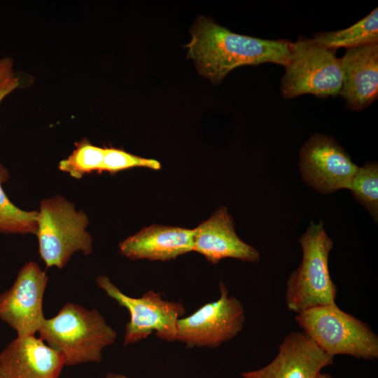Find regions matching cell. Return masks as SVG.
Here are the masks:
<instances>
[{
	"label": "cell",
	"mask_w": 378,
	"mask_h": 378,
	"mask_svg": "<svg viewBox=\"0 0 378 378\" xmlns=\"http://www.w3.org/2000/svg\"><path fill=\"white\" fill-rule=\"evenodd\" d=\"M340 63L342 84L340 94L348 108L363 110L378 94V43L346 49Z\"/></svg>",
	"instance_id": "14"
},
{
	"label": "cell",
	"mask_w": 378,
	"mask_h": 378,
	"mask_svg": "<svg viewBox=\"0 0 378 378\" xmlns=\"http://www.w3.org/2000/svg\"><path fill=\"white\" fill-rule=\"evenodd\" d=\"M194 230L152 225L119 244L120 253L132 260L168 261L193 251Z\"/></svg>",
	"instance_id": "15"
},
{
	"label": "cell",
	"mask_w": 378,
	"mask_h": 378,
	"mask_svg": "<svg viewBox=\"0 0 378 378\" xmlns=\"http://www.w3.org/2000/svg\"><path fill=\"white\" fill-rule=\"evenodd\" d=\"M298 325L325 353L357 358H378V337L369 326L340 309L336 303L315 307L295 317Z\"/></svg>",
	"instance_id": "5"
},
{
	"label": "cell",
	"mask_w": 378,
	"mask_h": 378,
	"mask_svg": "<svg viewBox=\"0 0 378 378\" xmlns=\"http://www.w3.org/2000/svg\"><path fill=\"white\" fill-rule=\"evenodd\" d=\"M13 58H0V103L14 90L22 86V79L15 70Z\"/></svg>",
	"instance_id": "21"
},
{
	"label": "cell",
	"mask_w": 378,
	"mask_h": 378,
	"mask_svg": "<svg viewBox=\"0 0 378 378\" xmlns=\"http://www.w3.org/2000/svg\"><path fill=\"white\" fill-rule=\"evenodd\" d=\"M317 378H333L331 375L327 373H320Z\"/></svg>",
	"instance_id": "23"
},
{
	"label": "cell",
	"mask_w": 378,
	"mask_h": 378,
	"mask_svg": "<svg viewBox=\"0 0 378 378\" xmlns=\"http://www.w3.org/2000/svg\"><path fill=\"white\" fill-rule=\"evenodd\" d=\"M359 167L331 137L314 134L304 144L300 168L304 181L326 194L349 189Z\"/></svg>",
	"instance_id": "10"
},
{
	"label": "cell",
	"mask_w": 378,
	"mask_h": 378,
	"mask_svg": "<svg viewBox=\"0 0 378 378\" xmlns=\"http://www.w3.org/2000/svg\"><path fill=\"white\" fill-rule=\"evenodd\" d=\"M105 378H128V377L122 374H116L113 373H109L105 377Z\"/></svg>",
	"instance_id": "22"
},
{
	"label": "cell",
	"mask_w": 378,
	"mask_h": 378,
	"mask_svg": "<svg viewBox=\"0 0 378 378\" xmlns=\"http://www.w3.org/2000/svg\"><path fill=\"white\" fill-rule=\"evenodd\" d=\"M193 230V251L202 254L212 264L227 258L248 262L259 261L258 251L236 234L233 220L226 207L216 210Z\"/></svg>",
	"instance_id": "13"
},
{
	"label": "cell",
	"mask_w": 378,
	"mask_h": 378,
	"mask_svg": "<svg viewBox=\"0 0 378 378\" xmlns=\"http://www.w3.org/2000/svg\"><path fill=\"white\" fill-rule=\"evenodd\" d=\"M190 34L188 57L202 76L216 83L238 66L265 62L285 66L290 56L288 41L238 34L204 16L196 19Z\"/></svg>",
	"instance_id": "1"
},
{
	"label": "cell",
	"mask_w": 378,
	"mask_h": 378,
	"mask_svg": "<svg viewBox=\"0 0 378 378\" xmlns=\"http://www.w3.org/2000/svg\"><path fill=\"white\" fill-rule=\"evenodd\" d=\"M48 281L46 272L30 261L20 270L12 286L0 295V319L16 331L17 337L35 335L43 324Z\"/></svg>",
	"instance_id": "9"
},
{
	"label": "cell",
	"mask_w": 378,
	"mask_h": 378,
	"mask_svg": "<svg viewBox=\"0 0 378 378\" xmlns=\"http://www.w3.org/2000/svg\"><path fill=\"white\" fill-rule=\"evenodd\" d=\"M333 358L322 351L304 332L292 331L265 367L241 373L243 378H317Z\"/></svg>",
	"instance_id": "11"
},
{
	"label": "cell",
	"mask_w": 378,
	"mask_h": 378,
	"mask_svg": "<svg viewBox=\"0 0 378 378\" xmlns=\"http://www.w3.org/2000/svg\"><path fill=\"white\" fill-rule=\"evenodd\" d=\"M349 190L354 197L370 212L377 222L378 218V166L375 162L358 167Z\"/></svg>",
	"instance_id": "19"
},
{
	"label": "cell",
	"mask_w": 378,
	"mask_h": 378,
	"mask_svg": "<svg viewBox=\"0 0 378 378\" xmlns=\"http://www.w3.org/2000/svg\"><path fill=\"white\" fill-rule=\"evenodd\" d=\"M35 235L38 251L47 267L63 268L76 252H92V237L87 230L89 219L63 196L42 200L37 211Z\"/></svg>",
	"instance_id": "4"
},
{
	"label": "cell",
	"mask_w": 378,
	"mask_h": 378,
	"mask_svg": "<svg viewBox=\"0 0 378 378\" xmlns=\"http://www.w3.org/2000/svg\"><path fill=\"white\" fill-rule=\"evenodd\" d=\"M38 333L45 343L62 355L68 366L100 362L102 350L117 337L116 331L99 311L73 302L46 318Z\"/></svg>",
	"instance_id": "2"
},
{
	"label": "cell",
	"mask_w": 378,
	"mask_h": 378,
	"mask_svg": "<svg viewBox=\"0 0 378 378\" xmlns=\"http://www.w3.org/2000/svg\"><path fill=\"white\" fill-rule=\"evenodd\" d=\"M335 50L313 39L300 38L291 43L290 56L281 81L285 99L312 94L319 98L340 94L342 84L340 59Z\"/></svg>",
	"instance_id": "6"
},
{
	"label": "cell",
	"mask_w": 378,
	"mask_h": 378,
	"mask_svg": "<svg viewBox=\"0 0 378 378\" xmlns=\"http://www.w3.org/2000/svg\"><path fill=\"white\" fill-rule=\"evenodd\" d=\"M104 155V148L83 139L75 144L72 153L59 162L58 169L77 179L92 172L101 173Z\"/></svg>",
	"instance_id": "18"
},
{
	"label": "cell",
	"mask_w": 378,
	"mask_h": 378,
	"mask_svg": "<svg viewBox=\"0 0 378 378\" xmlns=\"http://www.w3.org/2000/svg\"><path fill=\"white\" fill-rule=\"evenodd\" d=\"M220 297L200 307L176 323V341L187 347H218L236 337L245 322L241 302L229 295L225 284H219Z\"/></svg>",
	"instance_id": "8"
},
{
	"label": "cell",
	"mask_w": 378,
	"mask_h": 378,
	"mask_svg": "<svg viewBox=\"0 0 378 378\" xmlns=\"http://www.w3.org/2000/svg\"><path fill=\"white\" fill-rule=\"evenodd\" d=\"M134 167L158 170L161 164L156 160L142 158L122 149L104 148L102 172L115 174Z\"/></svg>",
	"instance_id": "20"
},
{
	"label": "cell",
	"mask_w": 378,
	"mask_h": 378,
	"mask_svg": "<svg viewBox=\"0 0 378 378\" xmlns=\"http://www.w3.org/2000/svg\"><path fill=\"white\" fill-rule=\"evenodd\" d=\"M302 259L286 282L287 308L299 314L307 309L335 303L337 289L328 268V258L333 242L321 220L311 221L299 239Z\"/></svg>",
	"instance_id": "3"
},
{
	"label": "cell",
	"mask_w": 378,
	"mask_h": 378,
	"mask_svg": "<svg viewBox=\"0 0 378 378\" xmlns=\"http://www.w3.org/2000/svg\"><path fill=\"white\" fill-rule=\"evenodd\" d=\"M62 355L35 335L17 337L0 353V378H58Z\"/></svg>",
	"instance_id": "12"
},
{
	"label": "cell",
	"mask_w": 378,
	"mask_h": 378,
	"mask_svg": "<svg viewBox=\"0 0 378 378\" xmlns=\"http://www.w3.org/2000/svg\"><path fill=\"white\" fill-rule=\"evenodd\" d=\"M96 282L109 298L130 313L124 345L138 342L153 332L166 342L176 341V323L186 313L181 302L165 300L160 293L153 290H148L139 298L130 297L122 293L105 275L99 276Z\"/></svg>",
	"instance_id": "7"
},
{
	"label": "cell",
	"mask_w": 378,
	"mask_h": 378,
	"mask_svg": "<svg viewBox=\"0 0 378 378\" xmlns=\"http://www.w3.org/2000/svg\"><path fill=\"white\" fill-rule=\"evenodd\" d=\"M9 178L8 169L0 162V233L35 234L38 211L22 210L11 202L2 186Z\"/></svg>",
	"instance_id": "17"
},
{
	"label": "cell",
	"mask_w": 378,
	"mask_h": 378,
	"mask_svg": "<svg viewBox=\"0 0 378 378\" xmlns=\"http://www.w3.org/2000/svg\"><path fill=\"white\" fill-rule=\"evenodd\" d=\"M312 39L332 50L378 43V9L374 8L366 17L346 29L318 33Z\"/></svg>",
	"instance_id": "16"
}]
</instances>
